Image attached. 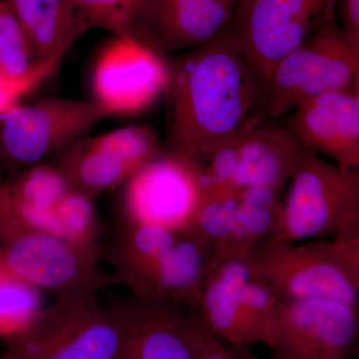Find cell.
<instances>
[{"instance_id": "obj_33", "label": "cell", "mask_w": 359, "mask_h": 359, "mask_svg": "<svg viewBox=\"0 0 359 359\" xmlns=\"http://www.w3.org/2000/svg\"><path fill=\"white\" fill-rule=\"evenodd\" d=\"M226 346L231 349V353L233 354L236 359H263L252 353L249 346H230V344H226Z\"/></svg>"}, {"instance_id": "obj_22", "label": "cell", "mask_w": 359, "mask_h": 359, "mask_svg": "<svg viewBox=\"0 0 359 359\" xmlns=\"http://www.w3.org/2000/svg\"><path fill=\"white\" fill-rule=\"evenodd\" d=\"M238 205L233 233L215 250V257H238L248 259L250 250L264 238H275L283 223L280 194L263 188L237 191Z\"/></svg>"}, {"instance_id": "obj_11", "label": "cell", "mask_w": 359, "mask_h": 359, "mask_svg": "<svg viewBox=\"0 0 359 359\" xmlns=\"http://www.w3.org/2000/svg\"><path fill=\"white\" fill-rule=\"evenodd\" d=\"M359 309L328 299H280L269 359H353Z\"/></svg>"}, {"instance_id": "obj_16", "label": "cell", "mask_w": 359, "mask_h": 359, "mask_svg": "<svg viewBox=\"0 0 359 359\" xmlns=\"http://www.w3.org/2000/svg\"><path fill=\"white\" fill-rule=\"evenodd\" d=\"M70 189L49 162L8 175L0 183V245L25 233L54 235L58 205Z\"/></svg>"}, {"instance_id": "obj_7", "label": "cell", "mask_w": 359, "mask_h": 359, "mask_svg": "<svg viewBox=\"0 0 359 359\" xmlns=\"http://www.w3.org/2000/svg\"><path fill=\"white\" fill-rule=\"evenodd\" d=\"M109 116L93 101L47 98L0 117V164L9 175L48 162Z\"/></svg>"}, {"instance_id": "obj_21", "label": "cell", "mask_w": 359, "mask_h": 359, "mask_svg": "<svg viewBox=\"0 0 359 359\" xmlns=\"http://www.w3.org/2000/svg\"><path fill=\"white\" fill-rule=\"evenodd\" d=\"M48 162L62 173L71 188L94 200L102 194L119 190L138 171L114 153L97 146L89 136Z\"/></svg>"}, {"instance_id": "obj_10", "label": "cell", "mask_w": 359, "mask_h": 359, "mask_svg": "<svg viewBox=\"0 0 359 359\" xmlns=\"http://www.w3.org/2000/svg\"><path fill=\"white\" fill-rule=\"evenodd\" d=\"M238 0H134L119 32L166 58L216 39Z\"/></svg>"}, {"instance_id": "obj_20", "label": "cell", "mask_w": 359, "mask_h": 359, "mask_svg": "<svg viewBox=\"0 0 359 359\" xmlns=\"http://www.w3.org/2000/svg\"><path fill=\"white\" fill-rule=\"evenodd\" d=\"M215 250L189 231L182 233L153 285L149 299L172 302L198 313Z\"/></svg>"}, {"instance_id": "obj_18", "label": "cell", "mask_w": 359, "mask_h": 359, "mask_svg": "<svg viewBox=\"0 0 359 359\" xmlns=\"http://www.w3.org/2000/svg\"><path fill=\"white\" fill-rule=\"evenodd\" d=\"M250 275L248 259L215 257L203 287L197 313L201 323L230 346H252L242 309V289Z\"/></svg>"}, {"instance_id": "obj_5", "label": "cell", "mask_w": 359, "mask_h": 359, "mask_svg": "<svg viewBox=\"0 0 359 359\" xmlns=\"http://www.w3.org/2000/svg\"><path fill=\"white\" fill-rule=\"evenodd\" d=\"M356 87L359 50L335 18L276 65L264 87V113L280 119L311 97Z\"/></svg>"}, {"instance_id": "obj_14", "label": "cell", "mask_w": 359, "mask_h": 359, "mask_svg": "<svg viewBox=\"0 0 359 359\" xmlns=\"http://www.w3.org/2000/svg\"><path fill=\"white\" fill-rule=\"evenodd\" d=\"M106 306L121 334L117 359H195L187 332L188 309L130 292Z\"/></svg>"}, {"instance_id": "obj_13", "label": "cell", "mask_w": 359, "mask_h": 359, "mask_svg": "<svg viewBox=\"0 0 359 359\" xmlns=\"http://www.w3.org/2000/svg\"><path fill=\"white\" fill-rule=\"evenodd\" d=\"M229 144L235 157L230 191L263 188L280 194L313 152L287 123L266 114L245 125Z\"/></svg>"}, {"instance_id": "obj_2", "label": "cell", "mask_w": 359, "mask_h": 359, "mask_svg": "<svg viewBox=\"0 0 359 359\" xmlns=\"http://www.w3.org/2000/svg\"><path fill=\"white\" fill-rule=\"evenodd\" d=\"M250 273L283 299H328L359 309V236L255 245Z\"/></svg>"}, {"instance_id": "obj_30", "label": "cell", "mask_w": 359, "mask_h": 359, "mask_svg": "<svg viewBox=\"0 0 359 359\" xmlns=\"http://www.w3.org/2000/svg\"><path fill=\"white\" fill-rule=\"evenodd\" d=\"M87 30L106 29L116 34L134 0H72Z\"/></svg>"}, {"instance_id": "obj_1", "label": "cell", "mask_w": 359, "mask_h": 359, "mask_svg": "<svg viewBox=\"0 0 359 359\" xmlns=\"http://www.w3.org/2000/svg\"><path fill=\"white\" fill-rule=\"evenodd\" d=\"M178 55L168 60L166 150L204 163L266 114L264 90L226 30Z\"/></svg>"}, {"instance_id": "obj_25", "label": "cell", "mask_w": 359, "mask_h": 359, "mask_svg": "<svg viewBox=\"0 0 359 359\" xmlns=\"http://www.w3.org/2000/svg\"><path fill=\"white\" fill-rule=\"evenodd\" d=\"M280 299L266 283L250 273L242 289V309L252 346H273Z\"/></svg>"}, {"instance_id": "obj_19", "label": "cell", "mask_w": 359, "mask_h": 359, "mask_svg": "<svg viewBox=\"0 0 359 359\" xmlns=\"http://www.w3.org/2000/svg\"><path fill=\"white\" fill-rule=\"evenodd\" d=\"M20 21L37 61L61 62L88 32L72 0H4Z\"/></svg>"}, {"instance_id": "obj_17", "label": "cell", "mask_w": 359, "mask_h": 359, "mask_svg": "<svg viewBox=\"0 0 359 359\" xmlns=\"http://www.w3.org/2000/svg\"><path fill=\"white\" fill-rule=\"evenodd\" d=\"M182 233L154 224H121L104 256L130 294L149 297L165 259Z\"/></svg>"}, {"instance_id": "obj_12", "label": "cell", "mask_w": 359, "mask_h": 359, "mask_svg": "<svg viewBox=\"0 0 359 359\" xmlns=\"http://www.w3.org/2000/svg\"><path fill=\"white\" fill-rule=\"evenodd\" d=\"M168 81L166 58L128 36L114 34L93 66L92 101L109 118L138 114L165 95Z\"/></svg>"}, {"instance_id": "obj_32", "label": "cell", "mask_w": 359, "mask_h": 359, "mask_svg": "<svg viewBox=\"0 0 359 359\" xmlns=\"http://www.w3.org/2000/svg\"><path fill=\"white\" fill-rule=\"evenodd\" d=\"M335 18L347 39L359 50V0H337Z\"/></svg>"}, {"instance_id": "obj_15", "label": "cell", "mask_w": 359, "mask_h": 359, "mask_svg": "<svg viewBox=\"0 0 359 359\" xmlns=\"http://www.w3.org/2000/svg\"><path fill=\"white\" fill-rule=\"evenodd\" d=\"M290 129L309 150L339 166L359 167V87L325 92L289 114Z\"/></svg>"}, {"instance_id": "obj_6", "label": "cell", "mask_w": 359, "mask_h": 359, "mask_svg": "<svg viewBox=\"0 0 359 359\" xmlns=\"http://www.w3.org/2000/svg\"><path fill=\"white\" fill-rule=\"evenodd\" d=\"M337 0H238L228 32L264 90L276 65L335 20Z\"/></svg>"}, {"instance_id": "obj_9", "label": "cell", "mask_w": 359, "mask_h": 359, "mask_svg": "<svg viewBox=\"0 0 359 359\" xmlns=\"http://www.w3.org/2000/svg\"><path fill=\"white\" fill-rule=\"evenodd\" d=\"M103 257L50 233H25L0 245V264L55 299L119 285Z\"/></svg>"}, {"instance_id": "obj_4", "label": "cell", "mask_w": 359, "mask_h": 359, "mask_svg": "<svg viewBox=\"0 0 359 359\" xmlns=\"http://www.w3.org/2000/svg\"><path fill=\"white\" fill-rule=\"evenodd\" d=\"M97 292L54 299L45 306L0 359H117L121 334Z\"/></svg>"}, {"instance_id": "obj_24", "label": "cell", "mask_w": 359, "mask_h": 359, "mask_svg": "<svg viewBox=\"0 0 359 359\" xmlns=\"http://www.w3.org/2000/svg\"><path fill=\"white\" fill-rule=\"evenodd\" d=\"M45 306V292L0 264V340L13 341Z\"/></svg>"}, {"instance_id": "obj_8", "label": "cell", "mask_w": 359, "mask_h": 359, "mask_svg": "<svg viewBox=\"0 0 359 359\" xmlns=\"http://www.w3.org/2000/svg\"><path fill=\"white\" fill-rule=\"evenodd\" d=\"M121 224H154L185 233L205 200L203 166L165 151L119 189Z\"/></svg>"}, {"instance_id": "obj_27", "label": "cell", "mask_w": 359, "mask_h": 359, "mask_svg": "<svg viewBox=\"0 0 359 359\" xmlns=\"http://www.w3.org/2000/svg\"><path fill=\"white\" fill-rule=\"evenodd\" d=\"M89 137L97 146L114 153L136 170L166 151L155 130L147 125H130Z\"/></svg>"}, {"instance_id": "obj_28", "label": "cell", "mask_w": 359, "mask_h": 359, "mask_svg": "<svg viewBox=\"0 0 359 359\" xmlns=\"http://www.w3.org/2000/svg\"><path fill=\"white\" fill-rule=\"evenodd\" d=\"M34 51L11 9L0 0V68L20 75L36 65Z\"/></svg>"}, {"instance_id": "obj_23", "label": "cell", "mask_w": 359, "mask_h": 359, "mask_svg": "<svg viewBox=\"0 0 359 359\" xmlns=\"http://www.w3.org/2000/svg\"><path fill=\"white\" fill-rule=\"evenodd\" d=\"M54 235L104 257V228L95 200L79 191L71 188L61 200Z\"/></svg>"}, {"instance_id": "obj_29", "label": "cell", "mask_w": 359, "mask_h": 359, "mask_svg": "<svg viewBox=\"0 0 359 359\" xmlns=\"http://www.w3.org/2000/svg\"><path fill=\"white\" fill-rule=\"evenodd\" d=\"M60 63L39 61L32 69L20 75L11 74L0 68V117L21 105L23 99L46 81Z\"/></svg>"}, {"instance_id": "obj_26", "label": "cell", "mask_w": 359, "mask_h": 359, "mask_svg": "<svg viewBox=\"0 0 359 359\" xmlns=\"http://www.w3.org/2000/svg\"><path fill=\"white\" fill-rule=\"evenodd\" d=\"M237 191H219L205 196L189 233L214 250L231 237L237 212Z\"/></svg>"}, {"instance_id": "obj_3", "label": "cell", "mask_w": 359, "mask_h": 359, "mask_svg": "<svg viewBox=\"0 0 359 359\" xmlns=\"http://www.w3.org/2000/svg\"><path fill=\"white\" fill-rule=\"evenodd\" d=\"M275 240L287 243L359 236V174L309 153L290 181Z\"/></svg>"}, {"instance_id": "obj_31", "label": "cell", "mask_w": 359, "mask_h": 359, "mask_svg": "<svg viewBox=\"0 0 359 359\" xmlns=\"http://www.w3.org/2000/svg\"><path fill=\"white\" fill-rule=\"evenodd\" d=\"M187 332L195 359H236L226 344L210 332L198 314L190 311L187 313Z\"/></svg>"}]
</instances>
